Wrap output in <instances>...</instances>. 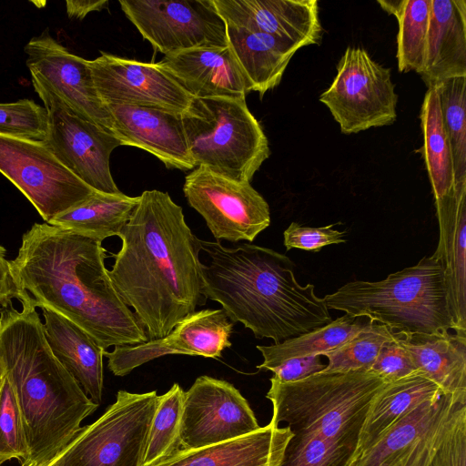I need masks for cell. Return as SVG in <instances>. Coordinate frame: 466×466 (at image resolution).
<instances>
[{
	"label": "cell",
	"mask_w": 466,
	"mask_h": 466,
	"mask_svg": "<svg viewBox=\"0 0 466 466\" xmlns=\"http://www.w3.org/2000/svg\"><path fill=\"white\" fill-rule=\"evenodd\" d=\"M109 278L148 339L167 336L204 304L200 239L167 192L146 190L117 236Z\"/></svg>",
	"instance_id": "6da1fadb"
},
{
	"label": "cell",
	"mask_w": 466,
	"mask_h": 466,
	"mask_svg": "<svg viewBox=\"0 0 466 466\" xmlns=\"http://www.w3.org/2000/svg\"><path fill=\"white\" fill-rule=\"evenodd\" d=\"M106 252L100 240L35 223L23 235L10 268L36 307L66 318L104 350L145 342V329L109 278Z\"/></svg>",
	"instance_id": "7a4b0ae2"
},
{
	"label": "cell",
	"mask_w": 466,
	"mask_h": 466,
	"mask_svg": "<svg viewBox=\"0 0 466 466\" xmlns=\"http://www.w3.org/2000/svg\"><path fill=\"white\" fill-rule=\"evenodd\" d=\"M0 307V372L12 382L23 412L28 461L46 464L80 431L98 407L54 355L36 305L27 292Z\"/></svg>",
	"instance_id": "3957f363"
},
{
	"label": "cell",
	"mask_w": 466,
	"mask_h": 466,
	"mask_svg": "<svg viewBox=\"0 0 466 466\" xmlns=\"http://www.w3.org/2000/svg\"><path fill=\"white\" fill-rule=\"evenodd\" d=\"M200 243L209 258L208 265L201 263L202 295L256 338L279 343L332 321L314 285H299L287 256L253 244Z\"/></svg>",
	"instance_id": "277c9868"
},
{
	"label": "cell",
	"mask_w": 466,
	"mask_h": 466,
	"mask_svg": "<svg viewBox=\"0 0 466 466\" xmlns=\"http://www.w3.org/2000/svg\"><path fill=\"white\" fill-rule=\"evenodd\" d=\"M390 383L366 370L325 371L291 382L270 378L271 421L357 448L370 408Z\"/></svg>",
	"instance_id": "5b68a950"
},
{
	"label": "cell",
	"mask_w": 466,
	"mask_h": 466,
	"mask_svg": "<svg viewBox=\"0 0 466 466\" xmlns=\"http://www.w3.org/2000/svg\"><path fill=\"white\" fill-rule=\"evenodd\" d=\"M329 309L405 334L455 332L444 270L431 255L379 281L354 280L323 298Z\"/></svg>",
	"instance_id": "8992f818"
},
{
	"label": "cell",
	"mask_w": 466,
	"mask_h": 466,
	"mask_svg": "<svg viewBox=\"0 0 466 466\" xmlns=\"http://www.w3.org/2000/svg\"><path fill=\"white\" fill-rule=\"evenodd\" d=\"M181 116L196 167L250 182L270 155L268 138L246 97L194 98Z\"/></svg>",
	"instance_id": "52a82bcc"
},
{
	"label": "cell",
	"mask_w": 466,
	"mask_h": 466,
	"mask_svg": "<svg viewBox=\"0 0 466 466\" xmlns=\"http://www.w3.org/2000/svg\"><path fill=\"white\" fill-rule=\"evenodd\" d=\"M157 398L156 390H119L95 422L81 428L56 466H143Z\"/></svg>",
	"instance_id": "ba28073f"
},
{
	"label": "cell",
	"mask_w": 466,
	"mask_h": 466,
	"mask_svg": "<svg viewBox=\"0 0 466 466\" xmlns=\"http://www.w3.org/2000/svg\"><path fill=\"white\" fill-rule=\"evenodd\" d=\"M319 101L346 135L390 125L397 117L398 96L390 70L360 47L346 49L333 82Z\"/></svg>",
	"instance_id": "9c48e42d"
},
{
	"label": "cell",
	"mask_w": 466,
	"mask_h": 466,
	"mask_svg": "<svg viewBox=\"0 0 466 466\" xmlns=\"http://www.w3.org/2000/svg\"><path fill=\"white\" fill-rule=\"evenodd\" d=\"M0 172L46 223L96 191L68 170L40 140L0 134Z\"/></svg>",
	"instance_id": "30bf717a"
},
{
	"label": "cell",
	"mask_w": 466,
	"mask_h": 466,
	"mask_svg": "<svg viewBox=\"0 0 466 466\" xmlns=\"http://www.w3.org/2000/svg\"><path fill=\"white\" fill-rule=\"evenodd\" d=\"M45 105L46 147L73 174L93 189L108 194L121 192L109 166L110 155L121 146L116 136L70 110L56 94L32 82Z\"/></svg>",
	"instance_id": "8fae6325"
},
{
	"label": "cell",
	"mask_w": 466,
	"mask_h": 466,
	"mask_svg": "<svg viewBox=\"0 0 466 466\" xmlns=\"http://www.w3.org/2000/svg\"><path fill=\"white\" fill-rule=\"evenodd\" d=\"M144 39L164 56L228 46L226 24L212 0H120Z\"/></svg>",
	"instance_id": "7c38bea8"
},
{
	"label": "cell",
	"mask_w": 466,
	"mask_h": 466,
	"mask_svg": "<svg viewBox=\"0 0 466 466\" xmlns=\"http://www.w3.org/2000/svg\"><path fill=\"white\" fill-rule=\"evenodd\" d=\"M183 192L218 242H252L270 224L268 204L250 182L198 167L185 177Z\"/></svg>",
	"instance_id": "4fadbf2b"
},
{
	"label": "cell",
	"mask_w": 466,
	"mask_h": 466,
	"mask_svg": "<svg viewBox=\"0 0 466 466\" xmlns=\"http://www.w3.org/2000/svg\"><path fill=\"white\" fill-rule=\"evenodd\" d=\"M259 428L247 400L226 380L200 376L185 391L182 450L229 441Z\"/></svg>",
	"instance_id": "5bb4252c"
},
{
	"label": "cell",
	"mask_w": 466,
	"mask_h": 466,
	"mask_svg": "<svg viewBox=\"0 0 466 466\" xmlns=\"http://www.w3.org/2000/svg\"><path fill=\"white\" fill-rule=\"evenodd\" d=\"M32 82L56 94L77 116L113 133L111 116L96 89L88 60L71 53L45 29L24 47Z\"/></svg>",
	"instance_id": "9a60e30c"
},
{
	"label": "cell",
	"mask_w": 466,
	"mask_h": 466,
	"mask_svg": "<svg viewBox=\"0 0 466 466\" xmlns=\"http://www.w3.org/2000/svg\"><path fill=\"white\" fill-rule=\"evenodd\" d=\"M88 62L96 89L105 105H132L183 114L194 99L157 63L105 52Z\"/></svg>",
	"instance_id": "2e32d148"
},
{
	"label": "cell",
	"mask_w": 466,
	"mask_h": 466,
	"mask_svg": "<svg viewBox=\"0 0 466 466\" xmlns=\"http://www.w3.org/2000/svg\"><path fill=\"white\" fill-rule=\"evenodd\" d=\"M458 403L450 394L421 403L390 427L349 466H430Z\"/></svg>",
	"instance_id": "e0dca14e"
},
{
	"label": "cell",
	"mask_w": 466,
	"mask_h": 466,
	"mask_svg": "<svg viewBox=\"0 0 466 466\" xmlns=\"http://www.w3.org/2000/svg\"><path fill=\"white\" fill-rule=\"evenodd\" d=\"M233 323L221 309L194 311L167 336L135 345L116 346L105 351L107 367L115 376H126L155 359L173 354L218 359L232 343Z\"/></svg>",
	"instance_id": "ac0fdd59"
},
{
	"label": "cell",
	"mask_w": 466,
	"mask_h": 466,
	"mask_svg": "<svg viewBox=\"0 0 466 466\" xmlns=\"http://www.w3.org/2000/svg\"><path fill=\"white\" fill-rule=\"evenodd\" d=\"M225 24L288 40L299 48L322 35L317 0H212Z\"/></svg>",
	"instance_id": "d6986e66"
},
{
	"label": "cell",
	"mask_w": 466,
	"mask_h": 466,
	"mask_svg": "<svg viewBox=\"0 0 466 466\" xmlns=\"http://www.w3.org/2000/svg\"><path fill=\"white\" fill-rule=\"evenodd\" d=\"M113 134L121 146L138 147L154 155L167 168L191 170V157L182 114L158 108L106 104Z\"/></svg>",
	"instance_id": "ffe728a7"
},
{
	"label": "cell",
	"mask_w": 466,
	"mask_h": 466,
	"mask_svg": "<svg viewBox=\"0 0 466 466\" xmlns=\"http://www.w3.org/2000/svg\"><path fill=\"white\" fill-rule=\"evenodd\" d=\"M440 238L433 256L445 276L455 332L466 335V180L435 199Z\"/></svg>",
	"instance_id": "44dd1931"
},
{
	"label": "cell",
	"mask_w": 466,
	"mask_h": 466,
	"mask_svg": "<svg viewBox=\"0 0 466 466\" xmlns=\"http://www.w3.org/2000/svg\"><path fill=\"white\" fill-rule=\"evenodd\" d=\"M157 65L194 98L246 97L250 92L228 46L168 54Z\"/></svg>",
	"instance_id": "7402d4cb"
},
{
	"label": "cell",
	"mask_w": 466,
	"mask_h": 466,
	"mask_svg": "<svg viewBox=\"0 0 466 466\" xmlns=\"http://www.w3.org/2000/svg\"><path fill=\"white\" fill-rule=\"evenodd\" d=\"M293 435L289 426L269 421L257 431L198 449L180 450L154 466H280Z\"/></svg>",
	"instance_id": "603a6c76"
},
{
	"label": "cell",
	"mask_w": 466,
	"mask_h": 466,
	"mask_svg": "<svg viewBox=\"0 0 466 466\" xmlns=\"http://www.w3.org/2000/svg\"><path fill=\"white\" fill-rule=\"evenodd\" d=\"M420 75L428 87L466 76L465 0H431L425 61Z\"/></svg>",
	"instance_id": "cb8c5ba5"
},
{
	"label": "cell",
	"mask_w": 466,
	"mask_h": 466,
	"mask_svg": "<svg viewBox=\"0 0 466 466\" xmlns=\"http://www.w3.org/2000/svg\"><path fill=\"white\" fill-rule=\"evenodd\" d=\"M41 309L45 334L54 355L85 393L99 405L104 388L103 357L106 350L66 318L46 308Z\"/></svg>",
	"instance_id": "d4e9b609"
},
{
	"label": "cell",
	"mask_w": 466,
	"mask_h": 466,
	"mask_svg": "<svg viewBox=\"0 0 466 466\" xmlns=\"http://www.w3.org/2000/svg\"><path fill=\"white\" fill-rule=\"evenodd\" d=\"M395 334L419 371L435 382L444 394L466 403V335L449 331Z\"/></svg>",
	"instance_id": "484cf974"
},
{
	"label": "cell",
	"mask_w": 466,
	"mask_h": 466,
	"mask_svg": "<svg viewBox=\"0 0 466 466\" xmlns=\"http://www.w3.org/2000/svg\"><path fill=\"white\" fill-rule=\"evenodd\" d=\"M228 44L250 91L262 96L276 87L299 49L295 44L268 34L226 25Z\"/></svg>",
	"instance_id": "4316f807"
},
{
	"label": "cell",
	"mask_w": 466,
	"mask_h": 466,
	"mask_svg": "<svg viewBox=\"0 0 466 466\" xmlns=\"http://www.w3.org/2000/svg\"><path fill=\"white\" fill-rule=\"evenodd\" d=\"M443 394L442 390L420 371L388 383L370 408L353 459L371 447L403 415L421 403L438 400Z\"/></svg>",
	"instance_id": "83f0119b"
},
{
	"label": "cell",
	"mask_w": 466,
	"mask_h": 466,
	"mask_svg": "<svg viewBox=\"0 0 466 466\" xmlns=\"http://www.w3.org/2000/svg\"><path fill=\"white\" fill-rule=\"evenodd\" d=\"M138 197L96 191L81 204L56 216L48 224L103 241L118 236L137 206Z\"/></svg>",
	"instance_id": "f1b7e54d"
},
{
	"label": "cell",
	"mask_w": 466,
	"mask_h": 466,
	"mask_svg": "<svg viewBox=\"0 0 466 466\" xmlns=\"http://www.w3.org/2000/svg\"><path fill=\"white\" fill-rule=\"evenodd\" d=\"M374 320L347 314L309 332L268 346L258 345L263 357L258 370H270L283 361L311 355H323L349 341Z\"/></svg>",
	"instance_id": "f546056e"
},
{
	"label": "cell",
	"mask_w": 466,
	"mask_h": 466,
	"mask_svg": "<svg viewBox=\"0 0 466 466\" xmlns=\"http://www.w3.org/2000/svg\"><path fill=\"white\" fill-rule=\"evenodd\" d=\"M420 118L423 134L421 154L434 199H439L451 190L455 179L451 145L443 126L440 99L435 87L428 88Z\"/></svg>",
	"instance_id": "4dcf8cb0"
},
{
	"label": "cell",
	"mask_w": 466,
	"mask_h": 466,
	"mask_svg": "<svg viewBox=\"0 0 466 466\" xmlns=\"http://www.w3.org/2000/svg\"><path fill=\"white\" fill-rule=\"evenodd\" d=\"M378 4L398 20L399 71L401 73L415 71L420 74L425 61L431 0H379Z\"/></svg>",
	"instance_id": "1f68e13d"
},
{
	"label": "cell",
	"mask_w": 466,
	"mask_h": 466,
	"mask_svg": "<svg viewBox=\"0 0 466 466\" xmlns=\"http://www.w3.org/2000/svg\"><path fill=\"white\" fill-rule=\"evenodd\" d=\"M184 400L185 391L177 383L158 396L143 466H154L182 450L180 429Z\"/></svg>",
	"instance_id": "d6a6232c"
},
{
	"label": "cell",
	"mask_w": 466,
	"mask_h": 466,
	"mask_svg": "<svg viewBox=\"0 0 466 466\" xmlns=\"http://www.w3.org/2000/svg\"><path fill=\"white\" fill-rule=\"evenodd\" d=\"M437 90L451 145L455 182L466 180V76L443 80Z\"/></svg>",
	"instance_id": "836d02e7"
},
{
	"label": "cell",
	"mask_w": 466,
	"mask_h": 466,
	"mask_svg": "<svg viewBox=\"0 0 466 466\" xmlns=\"http://www.w3.org/2000/svg\"><path fill=\"white\" fill-rule=\"evenodd\" d=\"M394 338V330L374 321L349 341L323 354L328 359L325 371L370 370L382 345Z\"/></svg>",
	"instance_id": "e575fe53"
},
{
	"label": "cell",
	"mask_w": 466,
	"mask_h": 466,
	"mask_svg": "<svg viewBox=\"0 0 466 466\" xmlns=\"http://www.w3.org/2000/svg\"><path fill=\"white\" fill-rule=\"evenodd\" d=\"M356 449L310 432H293L280 466H349Z\"/></svg>",
	"instance_id": "d590c367"
},
{
	"label": "cell",
	"mask_w": 466,
	"mask_h": 466,
	"mask_svg": "<svg viewBox=\"0 0 466 466\" xmlns=\"http://www.w3.org/2000/svg\"><path fill=\"white\" fill-rule=\"evenodd\" d=\"M28 458L25 420L16 391L10 380L0 372V465L13 459L25 462Z\"/></svg>",
	"instance_id": "8d00e7d4"
},
{
	"label": "cell",
	"mask_w": 466,
	"mask_h": 466,
	"mask_svg": "<svg viewBox=\"0 0 466 466\" xmlns=\"http://www.w3.org/2000/svg\"><path fill=\"white\" fill-rule=\"evenodd\" d=\"M46 132V110L34 100L0 103V134L43 141Z\"/></svg>",
	"instance_id": "74e56055"
},
{
	"label": "cell",
	"mask_w": 466,
	"mask_h": 466,
	"mask_svg": "<svg viewBox=\"0 0 466 466\" xmlns=\"http://www.w3.org/2000/svg\"><path fill=\"white\" fill-rule=\"evenodd\" d=\"M430 466H466V403H458Z\"/></svg>",
	"instance_id": "f35d334b"
},
{
	"label": "cell",
	"mask_w": 466,
	"mask_h": 466,
	"mask_svg": "<svg viewBox=\"0 0 466 466\" xmlns=\"http://www.w3.org/2000/svg\"><path fill=\"white\" fill-rule=\"evenodd\" d=\"M370 370L390 382L419 371L409 351L397 338L395 330L394 338L382 345Z\"/></svg>",
	"instance_id": "ab89813d"
},
{
	"label": "cell",
	"mask_w": 466,
	"mask_h": 466,
	"mask_svg": "<svg viewBox=\"0 0 466 466\" xmlns=\"http://www.w3.org/2000/svg\"><path fill=\"white\" fill-rule=\"evenodd\" d=\"M333 226L310 228L292 222L283 233L284 245L287 250L299 248L317 252L325 246L346 242L344 232L333 229Z\"/></svg>",
	"instance_id": "60d3db41"
},
{
	"label": "cell",
	"mask_w": 466,
	"mask_h": 466,
	"mask_svg": "<svg viewBox=\"0 0 466 466\" xmlns=\"http://www.w3.org/2000/svg\"><path fill=\"white\" fill-rule=\"evenodd\" d=\"M326 365L320 361L319 355L292 358L272 368V378L279 382H291L302 380L322 371Z\"/></svg>",
	"instance_id": "b9f144b4"
},
{
	"label": "cell",
	"mask_w": 466,
	"mask_h": 466,
	"mask_svg": "<svg viewBox=\"0 0 466 466\" xmlns=\"http://www.w3.org/2000/svg\"><path fill=\"white\" fill-rule=\"evenodd\" d=\"M6 250L0 245V307L13 299H20L25 293L21 290L11 272L10 260L6 258Z\"/></svg>",
	"instance_id": "7bdbcfd3"
},
{
	"label": "cell",
	"mask_w": 466,
	"mask_h": 466,
	"mask_svg": "<svg viewBox=\"0 0 466 466\" xmlns=\"http://www.w3.org/2000/svg\"><path fill=\"white\" fill-rule=\"evenodd\" d=\"M107 0H67L66 1V14L69 18L82 20L91 12L107 8Z\"/></svg>",
	"instance_id": "ee69618b"
},
{
	"label": "cell",
	"mask_w": 466,
	"mask_h": 466,
	"mask_svg": "<svg viewBox=\"0 0 466 466\" xmlns=\"http://www.w3.org/2000/svg\"><path fill=\"white\" fill-rule=\"evenodd\" d=\"M61 453H59L54 460H52L51 461H49L48 463H46V464L37 465L35 463L31 462V463H21V466H56L57 461H58Z\"/></svg>",
	"instance_id": "f6af8a7d"
},
{
	"label": "cell",
	"mask_w": 466,
	"mask_h": 466,
	"mask_svg": "<svg viewBox=\"0 0 466 466\" xmlns=\"http://www.w3.org/2000/svg\"><path fill=\"white\" fill-rule=\"evenodd\" d=\"M1 466V465H0Z\"/></svg>",
	"instance_id": "bcb514c9"
}]
</instances>
